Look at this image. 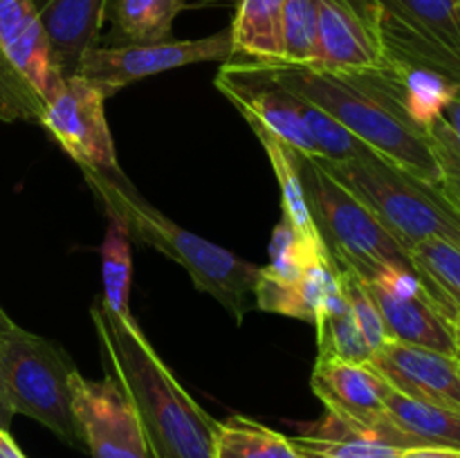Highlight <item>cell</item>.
Here are the masks:
<instances>
[{
	"label": "cell",
	"instance_id": "cell-19",
	"mask_svg": "<svg viewBox=\"0 0 460 458\" xmlns=\"http://www.w3.org/2000/svg\"><path fill=\"white\" fill-rule=\"evenodd\" d=\"M385 413L395 429L402 431L416 447L456 449L460 452V413L452 409L413 400L391 386L385 395Z\"/></svg>",
	"mask_w": 460,
	"mask_h": 458
},
{
	"label": "cell",
	"instance_id": "cell-12",
	"mask_svg": "<svg viewBox=\"0 0 460 458\" xmlns=\"http://www.w3.org/2000/svg\"><path fill=\"white\" fill-rule=\"evenodd\" d=\"M216 88L238 108L252 130H268L292 151L310 157L319 155L296 106V97L281 88L261 63L229 58L218 70Z\"/></svg>",
	"mask_w": 460,
	"mask_h": 458
},
{
	"label": "cell",
	"instance_id": "cell-1",
	"mask_svg": "<svg viewBox=\"0 0 460 458\" xmlns=\"http://www.w3.org/2000/svg\"><path fill=\"white\" fill-rule=\"evenodd\" d=\"M106 375L124 391L137 413L151 458H216L218 420L209 416L137 326L102 296L90 305Z\"/></svg>",
	"mask_w": 460,
	"mask_h": 458
},
{
	"label": "cell",
	"instance_id": "cell-24",
	"mask_svg": "<svg viewBox=\"0 0 460 458\" xmlns=\"http://www.w3.org/2000/svg\"><path fill=\"white\" fill-rule=\"evenodd\" d=\"M256 137L261 139V146L265 148L270 157V164H272L274 175H277L279 189H281V207L283 216L292 223V227L296 229L304 241L308 242H323L319 236L317 227L313 223V216H310L308 200H305L304 184H301L299 169H296L295 162V151L290 146H286L283 142H279L277 137L268 133V130L254 128Z\"/></svg>",
	"mask_w": 460,
	"mask_h": 458
},
{
	"label": "cell",
	"instance_id": "cell-7",
	"mask_svg": "<svg viewBox=\"0 0 460 458\" xmlns=\"http://www.w3.org/2000/svg\"><path fill=\"white\" fill-rule=\"evenodd\" d=\"M63 76L31 0H0V121H36Z\"/></svg>",
	"mask_w": 460,
	"mask_h": 458
},
{
	"label": "cell",
	"instance_id": "cell-29",
	"mask_svg": "<svg viewBox=\"0 0 460 458\" xmlns=\"http://www.w3.org/2000/svg\"><path fill=\"white\" fill-rule=\"evenodd\" d=\"M340 268V265H337ZM341 287H344V295L349 299L350 310H353V317L358 321L359 330H362L364 339L368 341L371 350L376 353L380 346H385L389 341V335H386L385 321H382V314L377 310L376 301H373L371 292L364 286V281H359L355 274L341 269Z\"/></svg>",
	"mask_w": 460,
	"mask_h": 458
},
{
	"label": "cell",
	"instance_id": "cell-9",
	"mask_svg": "<svg viewBox=\"0 0 460 458\" xmlns=\"http://www.w3.org/2000/svg\"><path fill=\"white\" fill-rule=\"evenodd\" d=\"M310 386L326 407L328 418L350 434L391 445L402 452L420 449L386 418L385 395L391 384L371 364L317 357Z\"/></svg>",
	"mask_w": 460,
	"mask_h": 458
},
{
	"label": "cell",
	"instance_id": "cell-16",
	"mask_svg": "<svg viewBox=\"0 0 460 458\" xmlns=\"http://www.w3.org/2000/svg\"><path fill=\"white\" fill-rule=\"evenodd\" d=\"M368 364L400 393L460 413V362L452 355L389 339Z\"/></svg>",
	"mask_w": 460,
	"mask_h": 458
},
{
	"label": "cell",
	"instance_id": "cell-30",
	"mask_svg": "<svg viewBox=\"0 0 460 458\" xmlns=\"http://www.w3.org/2000/svg\"><path fill=\"white\" fill-rule=\"evenodd\" d=\"M427 137H429L431 148L436 153V160H438L440 171H443V191L447 193L449 200L454 202V207L460 211V146L454 139L452 130L447 128L445 119H436L434 124L427 130Z\"/></svg>",
	"mask_w": 460,
	"mask_h": 458
},
{
	"label": "cell",
	"instance_id": "cell-14",
	"mask_svg": "<svg viewBox=\"0 0 460 458\" xmlns=\"http://www.w3.org/2000/svg\"><path fill=\"white\" fill-rule=\"evenodd\" d=\"M72 404L84 443L93 458H151L137 413L124 391L111 380L72 377Z\"/></svg>",
	"mask_w": 460,
	"mask_h": 458
},
{
	"label": "cell",
	"instance_id": "cell-37",
	"mask_svg": "<svg viewBox=\"0 0 460 458\" xmlns=\"http://www.w3.org/2000/svg\"><path fill=\"white\" fill-rule=\"evenodd\" d=\"M458 362H460V359H458Z\"/></svg>",
	"mask_w": 460,
	"mask_h": 458
},
{
	"label": "cell",
	"instance_id": "cell-33",
	"mask_svg": "<svg viewBox=\"0 0 460 458\" xmlns=\"http://www.w3.org/2000/svg\"><path fill=\"white\" fill-rule=\"evenodd\" d=\"M443 119H445V124H447V128L452 130L454 139H456L458 146H460V97L454 99V101L445 108Z\"/></svg>",
	"mask_w": 460,
	"mask_h": 458
},
{
	"label": "cell",
	"instance_id": "cell-4",
	"mask_svg": "<svg viewBox=\"0 0 460 458\" xmlns=\"http://www.w3.org/2000/svg\"><path fill=\"white\" fill-rule=\"evenodd\" d=\"M317 164L358 198L407 251L427 238L460 245V211L443 187L425 182L380 155L358 160H323Z\"/></svg>",
	"mask_w": 460,
	"mask_h": 458
},
{
	"label": "cell",
	"instance_id": "cell-10",
	"mask_svg": "<svg viewBox=\"0 0 460 458\" xmlns=\"http://www.w3.org/2000/svg\"><path fill=\"white\" fill-rule=\"evenodd\" d=\"M229 58H232V30L225 27L205 39L97 45L85 54L79 76H84L108 99L144 76L160 75V72L191 66V63H225Z\"/></svg>",
	"mask_w": 460,
	"mask_h": 458
},
{
	"label": "cell",
	"instance_id": "cell-23",
	"mask_svg": "<svg viewBox=\"0 0 460 458\" xmlns=\"http://www.w3.org/2000/svg\"><path fill=\"white\" fill-rule=\"evenodd\" d=\"M216 458H301L290 436H283L245 416L218 422Z\"/></svg>",
	"mask_w": 460,
	"mask_h": 458
},
{
	"label": "cell",
	"instance_id": "cell-25",
	"mask_svg": "<svg viewBox=\"0 0 460 458\" xmlns=\"http://www.w3.org/2000/svg\"><path fill=\"white\" fill-rule=\"evenodd\" d=\"M301 458H400L402 449L377 440L350 434L326 416L322 425H314L305 434L290 436Z\"/></svg>",
	"mask_w": 460,
	"mask_h": 458
},
{
	"label": "cell",
	"instance_id": "cell-11",
	"mask_svg": "<svg viewBox=\"0 0 460 458\" xmlns=\"http://www.w3.org/2000/svg\"><path fill=\"white\" fill-rule=\"evenodd\" d=\"M39 124L81 169H121L106 121V97L84 76H63L45 103Z\"/></svg>",
	"mask_w": 460,
	"mask_h": 458
},
{
	"label": "cell",
	"instance_id": "cell-22",
	"mask_svg": "<svg viewBox=\"0 0 460 458\" xmlns=\"http://www.w3.org/2000/svg\"><path fill=\"white\" fill-rule=\"evenodd\" d=\"M314 326H317V357L350 364L371 362L373 350L355 321L344 287H340L328 299Z\"/></svg>",
	"mask_w": 460,
	"mask_h": 458
},
{
	"label": "cell",
	"instance_id": "cell-31",
	"mask_svg": "<svg viewBox=\"0 0 460 458\" xmlns=\"http://www.w3.org/2000/svg\"><path fill=\"white\" fill-rule=\"evenodd\" d=\"M9 314L4 313L3 305H0V339H3V326L4 321H7ZM16 416V413L12 411V407H9L7 398H4V389H3V380H0V429L9 431V427H12V418Z\"/></svg>",
	"mask_w": 460,
	"mask_h": 458
},
{
	"label": "cell",
	"instance_id": "cell-26",
	"mask_svg": "<svg viewBox=\"0 0 460 458\" xmlns=\"http://www.w3.org/2000/svg\"><path fill=\"white\" fill-rule=\"evenodd\" d=\"M108 229L102 242V281L103 295L108 308L117 314H130V233L119 218L106 216Z\"/></svg>",
	"mask_w": 460,
	"mask_h": 458
},
{
	"label": "cell",
	"instance_id": "cell-36",
	"mask_svg": "<svg viewBox=\"0 0 460 458\" xmlns=\"http://www.w3.org/2000/svg\"><path fill=\"white\" fill-rule=\"evenodd\" d=\"M458 97H460V85H458Z\"/></svg>",
	"mask_w": 460,
	"mask_h": 458
},
{
	"label": "cell",
	"instance_id": "cell-28",
	"mask_svg": "<svg viewBox=\"0 0 460 458\" xmlns=\"http://www.w3.org/2000/svg\"><path fill=\"white\" fill-rule=\"evenodd\" d=\"M295 97L301 117H304L305 121V128L313 135V142L319 151L317 157L341 162L373 155L371 148L364 142H359V139L355 137L346 126H341L335 117H331L326 110H322V108H317L314 103H310L308 99L299 97V94H295Z\"/></svg>",
	"mask_w": 460,
	"mask_h": 458
},
{
	"label": "cell",
	"instance_id": "cell-17",
	"mask_svg": "<svg viewBox=\"0 0 460 458\" xmlns=\"http://www.w3.org/2000/svg\"><path fill=\"white\" fill-rule=\"evenodd\" d=\"M61 76L79 75L85 54L102 40L108 0H31Z\"/></svg>",
	"mask_w": 460,
	"mask_h": 458
},
{
	"label": "cell",
	"instance_id": "cell-6",
	"mask_svg": "<svg viewBox=\"0 0 460 458\" xmlns=\"http://www.w3.org/2000/svg\"><path fill=\"white\" fill-rule=\"evenodd\" d=\"M76 366L61 344L7 317L0 339V380L13 413L34 418L70 447H85L72 404Z\"/></svg>",
	"mask_w": 460,
	"mask_h": 458
},
{
	"label": "cell",
	"instance_id": "cell-8",
	"mask_svg": "<svg viewBox=\"0 0 460 458\" xmlns=\"http://www.w3.org/2000/svg\"><path fill=\"white\" fill-rule=\"evenodd\" d=\"M386 58L443 72L460 85V0H380Z\"/></svg>",
	"mask_w": 460,
	"mask_h": 458
},
{
	"label": "cell",
	"instance_id": "cell-15",
	"mask_svg": "<svg viewBox=\"0 0 460 458\" xmlns=\"http://www.w3.org/2000/svg\"><path fill=\"white\" fill-rule=\"evenodd\" d=\"M319 66L367 72L386 63L380 39V0H317Z\"/></svg>",
	"mask_w": 460,
	"mask_h": 458
},
{
	"label": "cell",
	"instance_id": "cell-20",
	"mask_svg": "<svg viewBox=\"0 0 460 458\" xmlns=\"http://www.w3.org/2000/svg\"><path fill=\"white\" fill-rule=\"evenodd\" d=\"M187 0H108V45L157 43L173 39V22Z\"/></svg>",
	"mask_w": 460,
	"mask_h": 458
},
{
	"label": "cell",
	"instance_id": "cell-5",
	"mask_svg": "<svg viewBox=\"0 0 460 458\" xmlns=\"http://www.w3.org/2000/svg\"><path fill=\"white\" fill-rule=\"evenodd\" d=\"M295 162L314 227L331 259L341 269L364 283L376 281L391 269L418 274L411 254L358 198L335 182L314 157L295 151Z\"/></svg>",
	"mask_w": 460,
	"mask_h": 458
},
{
	"label": "cell",
	"instance_id": "cell-34",
	"mask_svg": "<svg viewBox=\"0 0 460 458\" xmlns=\"http://www.w3.org/2000/svg\"><path fill=\"white\" fill-rule=\"evenodd\" d=\"M0 458H25V454L21 452L16 440L4 429H0Z\"/></svg>",
	"mask_w": 460,
	"mask_h": 458
},
{
	"label": "cell",
	"instance_id": "cell-35",
	"mask_svg": "<svg viewBox=\"0 0 460 458\" xmlns=\"http://www.w3.org/2000/svg\"><path fill=\"white\" fill-rule=\"evenodd\" d=\"M454 339H456V359H460V313L454 319Z\"/></svg>",
	"mask_w": 460,
	"mask_h": 458
},
{
	"label": "cell",
	"instance_id": "cell-18",
	"mask_svg": "<svg viewBox=\"0 0 460 458\" xmlns=\"http://www.w3.org/2000/svg\"><path fill=\"white\" fill-rule=\"evenodd\" d=\"M286 0H238L232 30V58L256 63L283 61Z\"/></svg>",
	"mask_w": 460,
	"mask_h": 458
},
{
	"label": "cell",
	"instance_id": "cell-21",
	"mask_svg": "<svg viewBox=\"0 0 460 458\" xmlns=\"http://www.w3.org/2000/svg\"><path fill=\"white\" fill-rule=\"evenodd\" d=\"M409 254L429 296L454 321L460 313V245L427 238L413 245Z\"/></svg>",
	"mask_w": 460,
	"mask_h": 458
},
{
	"label": "cell",
	"instance_id": "cell-3",
	"mask_svg": "<svg viewBox=\"0 0 460 458\" xmlns=\"http://www.w3.org/2000/svg\"><path fill=\"white\" fill-rule=\"evenodd\" d=\"M261 66L279 85L308 99L310 103L335 117L382 160L440 187L443 171L425 130L409 124L394 108L355 84L350 76L322 67L290 66V63H261Z\"/></svg>",
	"mask_w": 460,
	"mask_h": 458
},
{
	"label": "cell",
	"instance_id": "cell-27",
	"mask_svg": "<svg viewBox=\"0 0 460 458\" xmlns=\"http://www.w3.org/2000/svg\"><path fill=\"white\" fill-rule=\"evenodd\" d=\"M281 63L305 67L319 66L317 0H286Z\"/></svg>",
	"mask_w": 460,
	"mask_h": 458
},
{
	"label": "cell",
	"instance_id": "cell-2",
	"mask_svg": "<svg viewBox=\"0 0 460 458\" xmlns=\"http://www.w3.org/2000/svg\"><path fill=\"white\" fill-rule=\"evenodd\" d=\"M81 171L106 216L119 218L130 238L182 265L193 286L214 296L232 314L234 321L243 323L245 314L256 308L254 290L261 272L259 265L238 259L225 247L205 241L166 218L151 202L144 200L121 169Z\"/></svg>",
	"mask_w": 460,
	"mask_h": 458
},
{
	"label": "cell",
	"instance_id": "cell-13",
	"mask_svg": "<svg viewBox=\"0 0 460 458\" xmlns=\"http://www.w3.org/2000/svg\"><path fill=\"white\" fill-rule=\"evenodd\" d=\"M376 301L391 341L420 346L456 357L454 321L436 305L418 274L391 269L364 283Z\"/></svg>",
	"mask_w": 460,
	"mask_h": 458
},
{
	"label": "cell",
	"instance_id": "cell-32",
	"mask_svg": "<svg viewBox=\"0 0 460 458\" xmlns=\"http://www.w3.org/2000/svg\"><path fill=\"white\" fill-rule=\"evenodd\" d=\"M400 458H460L456 449H434V447H420V449H407L400 454Z\"/></svg>",
	"mask_w": 460,
	"mask_h": 458
}]
</instances>
